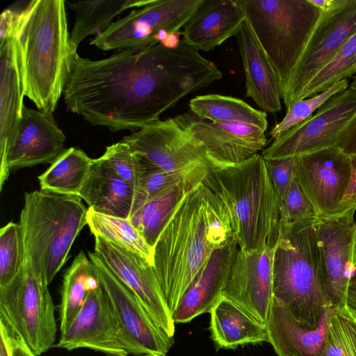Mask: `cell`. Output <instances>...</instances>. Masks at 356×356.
Masks as SVG:
<instances>
[{"mask_svg":"<svg viewBox=\"0 0 356 356\" xmlns=\"http://www.w3.org/2000/svg\"><path fill=\"white\" fill-rule=\"evenodd\" d=\"M337 147L348 156L356 154V113L339 135Z\"/></svg>","mask_w":356,"mask_h":356,"instance_id":"43","label":"cell"},{"mask_svg":"<svg viewBox=\"0 0 356 356\" xmlns=\"http://www.w3.org/2000/svg\"><path fill=\"white\" fill-rule=\"evenodd\" d=\"M334 309L327 307L318 327L309 329L273 298L266 324L268 343L278 356H321L330 318Z\"/></svg>","mask_w":356,"mask_h":356,"instance_id":"23","label":"cell"},{"mask_svg":"<svg viewBox=\"0 0 356 356\" xmlns=\"http://www.w3.org/2000/svg\"><path fill=\"white\" fill-rule=\"evenodd\" d=\"M97 213L129 219L135 188L100 156L92 159L87 179L79 195Z\"/></svg>","mask_w":356,"mask_h":356,"instance_id":"26","label":"cell"},{"mask_svg":"<svg viewBox=\"0 0 356 356\" xmlns=\"http://www.w3.org/2000/svg\"><path fill=\"white\" fill-rule=\"evenodd\" d=\"M245 19L284 90L321 10L310 0H241Z\"/></svg>","mask_w":356,"mask_h":356,"instance_id":"7","label":"cell"},{"mask_svg":"<svg viewBox=\"0 0 356 356\" xmlns=\"http://www.w3.org/2000/svg\"><path fill=\"white\" fill-rule=\"evenodd\" d=\"M203 182L240 250L275 247L280 232V204L261 154L235 164L209 163Z\"/></svg>","mask_w":356,"mask_h":356,"instance_id":"4","label":"cell"},{"mask_svg":"<svg viewBox=\"0 0 356 356\" xmlns=\"http://www.w3.org/2000/svg\"><path fill=\"white\" fill-rule=\"evenodd\" d=\"M0 356H12L8 333L6 326L0 322Z\"/></svg>","mask_w":356,"mask_h":356,"instance_id":"46","label":"cell"},{"mask_svg":"<svg viewBox=\"0 0 356 356\" xmlns=\"http://www.w3.org/2000/svg\"><path fill=\"white\" fill-rule=\"evenodd\" d=\"M152 0H94L66 1L75 13V21L70 33V41L76 51L81 42L88 36H96L106 30L113 19L123 11L141 8Z\"/></svg>","mask_w":356,"mask_h":356,"instance_id":"29","label":"cell"},{"mask_svg":"<svg viewBox=\"0 0 356 356\" xmlns=\"http://www.w3.org/2000/svg\"><path fill=\"white\" fill-rule=\"evenodd\" d=\"M19 13L11 9L3 10L0 16V44L14 37Z\"/></svg>","mask_w":356,"mask_h":356,"instance_id":"44","label":"cell"},{"mask_svg":"<svg viewBox=\"0 0 356 356\" xmlns=\"http://www.w3.org/2000/svg\"><path fill=\"white\" fill-rule=\"evenodd\" d=\"M348 89L356 92V75L353 77V80L352 83H350Z\"/></svg>","mask_w":356,"mask_h":356,"instance_id":"49","label":"cell"},{"mask_svg":"<svg viewBox=\"0 0 356 356\" xmlns=\"http://www.w3.org/2000/svg\"><path fill=\"white\" fill-rule=\"evenodd\" d=\"M202 0H152L113 22L90 44L103 51L163 42L184 28Z\"/></svg>","mask_w":356,"mask_h":356,"instance_id":"9","label":"cell"},{"mask_svg":"<svg viewBox=\"0 0 356 356\" xmlns=\"http://www.w3.org/2000/svg\"><path fill=\"white\" fill-rule=\"evenodd\" d=\"M274 248L238 249L222 294L265 325L273 298Z\"/></svg>","mask_w":356,"mask_h":356,"instance_id":"19","label":"cell"},{"mask_svg":"<svg viewBox=\"0 0 356 356\" xmlns=\"http://www.w3.org/2000/svg\"><path fill=\"white\" fill-rule=\"evenodd\" d=\"M353 268L355 270V273H356V237H355V241L354 245H353Z\"/></svg>","mask_w":356,"mask_h":356,"instance_id":"48","label":"cell"},{"mask_svg":"<svg viewBox=\"0 0 356 356\" xmlns=\"http://www.w3.org/2000/svg\"><path fill=\"white\" fill-rule=\"evenodd\" d=\"M221 78L216 65L182 38L177 46H136L100 60L77 54L63 97L69 110L90 124L134 132Z\"/></svg>","mask_w":356,"mask_h":356,"instance_id":"1","label":"cell"},{"mask_svg":"<svg viewBox=\"0 0 356 356\" xmlns=\"http://www.w3.org/2000/svg\"><path fill=\"white\" fill-rule=\"evenodd\" d=\"M24 261L19 225L10 222L0 229V286L8 284L18 275Z\"/></svg>","mask_w":356,"mask_h":356,"instance_id":"37","label":"cell"},{"mask_svg":"<svg viewBox=\"0 0 356 356\" xmlns=\"http://www.w3.org/2000/svg\"><path fill=\"white\" fill-rule=\"evenodd\" d=\"M351 315V314H350ZM352 316V315H351ZM353 318H354L355 321L356 322V316H352Z\"/></svg>","mask_w":356,"mask_h":356,"instance_id":"50","label":"cell"},{"mask_svg":"<svg viewBox=\"0 0 356 356\" xmlns=\"http://www.w3.org/2000/svg\"><path fill=\"white\" fill-rule=\"evenodd\" d=\"M92 161V159L79 149L72 147L65 149L48 169L38 176L40 190L79 195Z\"/></svg>","mask_w":356,"mask_h":356,"instance_id":"31","label":"cell"},{"mask_svg":"<svg viewBox=\"0 0 356 356\" xmlns=\"http://www.w3.org/2000/svg\"><path fill=\"white\" fill-rule=\"evenodd\" d=\"M230 237L202 180L180 202L153 248L152 266L171 314L213 251Z\"/></svg>","mask_w":356,"mask_h":356,"instance_id":"2","label":"cell"},{"mask_svg":"<svg viewBox=\"0 0 356 356\" xmlns=\"http://www.w3.org/2000/svg\"><path fill=\"white\" fill-rule=\"evenodd\" d=\"M197 143L208 162L235 164L264 150L265 131L257 126L238 122H214L189 111L173 118Z\"/></svg>","mask_w":356,"mask_h":356,"instance_id":"17","label":"cell"},{"mask_svg":"<svg viewBox=\"0 0 356 356\" xmlns=\"http://www.w3.org/2000/svg\"><path fill=\"white\" fill-rule=\"evenodd\" d=\"M236 40L245 72L246 97L264 112H279L282 92L277 75L246 19Z\"/></svg>","mask_w":356,"mask_h":356,"instance_id":"24","label":"cell"},{"mask_svg":"<svg viewBox=\"0 0 356 356\" xmlns=\"http://www.w3.org/2000/svg\"><path fill=\"white\" fill-rule=\"evenodd\" d=\"M348 83L347 79L341 81L317 95L293 102L287 108V112L282 121L270 131L271 138L275 140L280 137L293 127L310 118L315 111H317L332 97L346 90Z\"/></svg>","mask_w":356,"mask_h":356,"instance_id":"38","label":"cell"},{"mask_svg":"<svg viewBox=\"0 0 356 356\" xmlns=\"http://www.w3.org/2000/svg\"><path fill=\"white\" fill-rule=\"evenodd\" d=\"M87 222L94 236L132 251L152 264L153 250L130 219L99 213L88 208Z\"/></svg>","mask_w":356,"mask_h":356,"instance_id":"33","label":"cell"},{"mask_svg":"<svg viewBox=\"0 0 356 356\" xmlns=\"http://www.w3.org/2000/svg\"><path fill=\"white\" fill-rule=\"evenodd\" d=\"M316 219L281 222L273 254V298L309 329L318 327L330 306L323 288Z\"/></svg>","mask_w":356,"mask_h":356,"instance_id":"5","label":"cell"},{"mask_svg":"<svg viewBox=\"0 0 356 356\" xmlns=\"http://www.w3.org/2000/svg\"><path fill=\"white\" fill-rule=\"evenodd\" d=\"M66 137L53 114L24 105L11 140L6 164L8 170L52 163L65 150Z\"/></svg>","mask_w":356,"mask_h":356,"instance_id":"20","label":"cell"},{"mask_svg":"<svg viewBox=\"0 0 356 356\" xmlns=\"http://www.w3.org/2000/svg\"><path fill=\"white\" fill-rule=\"evenodd\" d=\"M209 313L211 338L217 350L268 342L266 325L225 297L222 296Z\"/></svg>","mask_w":356,"mask_h":356,"instance_id":"27","label":"cell"},{"mask_svg":"<svg viewBox=\"0 0 356 356\" xmlns=\"http://www.w3.org/2000/svg\"><path fill=\"white\" fill-rule=\"evenodd\" d=\"M24 95L14 38L0 44V191L10 171L8 148L21 118Z\"/></svg>","mask_w":356,"mask_h":356,"instance_id":"25","label":"cell"},{"mask_svg":"<svg viewBox=\"0 0 356 356\" xmlns=\"http://www.w3.org/2000/svg\"><path fill=\"white\" fill-rule=\"evenodd\" d=\"M321 10H329L342 4L344 0H310Z\"/></svg>","mask_w":356,"mask_h":356,"instance_id":"47","label":"cell"},{"mask_svg":"<svg viewBox=\"0 0 356 356\" xmlns=\"http://www.w3.org/2000/svg\"><path fill=\"white\" fill-rule=\"evenodd\" d=\"M190 111L200 118L214 122H238L266 131L267 114L243 100L216 94L200 95L189 102Z\"/></svg>","mask_w":356,"mask_h":356,"instance_id":"32","label":"cell"},{"mask_svg":"<svg viewBox=\"0 0 356 356\" xmlns=\"http://www.w3.org/2000/svg\"><path fill=\"white\" fill-rule=\"evenodd\" d=\"M100 285L93 264L83 251L65 271L59 305V330L65 332L81 309L89 293Z\"/></svg>","mask_w":356,"mask_h":356,"instance_id":"30","label":"cell"},{"mask_svg":"<svg viewBox=\"0 0 356 356\" xmlns=\"http://www.w3.org/2000/svg\"><path fill=\"white\" fill-rule=\"evenodd\" d=\"M245 19L241 0H202L184 26L182 38L196 50L209 51L236 35Z\"/></svg>","mask_w":356,"mask_h":356,"instance_id":"22","label":"cell"},{"mask_svg":"<svg viewBox=\"0 0 356 356\" xmlns=\"http://www.w3.org/2000/svg\"><path fill=\"white\" fill-rule=\"evenodd\" d=\"M295 178L317 218L335 215L350 175V158L338 147L294 157Z\"/></svg>","mask_w":356,"mask_h":356,"instance_id":"14","label":"cell"},{"mask_svg":"<svg viewBox=\"0 0 356 356\" xmlns=\"http://www.w3.org/2000/svg\"><path fill=\"white\" fill-rule=\"evenodd\" d=\"M356 113V92L346 89L323 104L314 115L293 127L261 152L265 160L295 157L337 147L339 135Z\"/></svg>","mask_w":356,"mask_h":356,"instance_id":"10","label":"cell"},{"mask_svg":"<svg viewBox=\"0 0 356 356\" xmlns=\"http://www.w3.org/2000/svg\"><path fill=\"white\" fill-rule=\"evenodd\" d=\"M140 162L142 169L135 187L131 216L151 198L186 180L209 165L206 163L189 170L168 172Z\"/></svg>","mask_w":356,"mask_h":356,"instance_id":"35","label":"cell"},{"mask_svg":"<svg viewBox=\"0 0 356 356\" xmlns=\"http://www.w3.org/2000/svg\"><path fill=\"white\" fill-rule=\"evenodd\" d=\"M0 321L37 356L55 347L58 328L54 301L48 285L27 261L10 283L0 286Z\"/></svg>","mask_w":356,"mask_h":356,"instance_id":"8","label":"cell"},{"mask_svg":"<svg viewBox=\"0 0 356 356\" xmlns=\"http://www.w3.org/2000/svg\"><path fill=\"white\" fill-rule=\"evenodd\" d=\"M102 156L121 177L136 187L142 167L126 143L121 140L108 146Z\"/></svg>","mask_w":356,"mask_h":356,"instance_id":"39","label":"cell"},{"mask_svg":"<svg viewBox=\"0 0 356 356\" xmlns=\"http://www.w3.org/2000/svg\"><path fill=\"white\" fill-rule=\"evenodd\" d=\"M129 344L131 356H167L174 343L154 321L137 296L107 267L95 252H88Z\"/></svg>","mask_w":356,"mask_h":356,"instance_id":"12","label":"cell"},{"mask_svg":"<svg viewBox=\"0 0 356 356\" xmlns=\"http://www.w3.org/2000/svg\"><path fill=\"white\" fill-rule=\"evenodd\" d=\"M356 33V0L321 10L301 57L282 93L286 109L297 100L310 81L335 56Z\"/></svg>","mask_w":356,"mask_h":356,"instance_id":"11","label":"cell"},{"mask_svg":"<svg viewBox=\"0 0 356 356\" xmlns=\"http://www.w3.org/2000/svg\"><path fill=\"white\" fill-rule=\"evenodd\" d=\"M55 347L67 350L89 348L108 356L130 355L127 339L101 284L89 293L81 309L69 328L60 334Z\"/></svg>","mask_w":356,"mask_h":356,"instance_id":"15","label":"cell"},{"mask_svg":"<svg viewBox=\"0 0 356 356\" xmlns=\"http://www.w3.org/2000/svg\"><path fill=\"white\" fill-rule=\"evenodd\" d=\"M88 208L79 195L38 190L24 194L19 225L25 261L49 285L68 259Z\"/></svg>","mask_w":356,"mask_h":356,"instance_id":"6","label":"cell"},{"mask_svg":"<svg viewBox=\"0 0 356 356\" xmlns=\"http://www.w3.org/2000/svg\"><path fill=\"white\" fill-rule=\"evenodd\" d=\"M122 140L144 164L165 172L189 170L209 163L197 143L173 118L149 123Z\"/></svg>","mask_w":356,"mask_h":356,"instance_id":"13","label":"cell"},{"mask_svg":"<svg viewBox=\"0 0 356 356\" xmlns=\"http://www.w3.org/2000/svg\"><path fill=\"white\" fill-rule=\"evenodd\" d=\"M350 175L337 214H354L356 210V154L350 155Z\"/></svg>","mask_w":356,"mask_h":356,"instance_id":"42","label":"cell"},{"mask_svg":"<svg viewBox=\"0 0 356 356\" xmlns=\"http://www.w3.org/2000/svg\"><path fill=\"white\" fill-rule=\"evenodd\" d=\"M265 161L280 203L286 196L295 178L294 157L282 160Z\"/></svg>","mask_w":356,"mask_h":356,"instance_id":"41","label":"cell"},{"mask_svg":"<svg viewBox=\"0 0 356 356\" xmlns=\"http://www.w3.org/2000/svg\"><path fill=\"white\" fill-rule=\"evenodd\" d=\"M316 232L325 297L330 306L338 309H345L349 282L355 273L353 265L356 237L354 214L317 218Z\"/></svg>","mask_w":356,"mask_h":356,"instance_id":"16","label":"cell"},{"mask_svg":"<svg viewBox=\"0 0 356 356\" xmlns=\"http://www.w3.org/2000/svg\"><path fill=\"white\" fill-rule=\"evenodd\" d=\"M281 222H294L317 218L296 178L284 198L279 203Z\"/></svg>","mask_w":356,"mask_h":356,"instance_id":"40","label":"cell"},{"mask_svg":"<svg viewBox=\"0 0 356 356\" xmlns=\"http://www.w3.org/2000/svg\"><path fill=\"white\" fill-rule=\"evenodd\" d=\"M208 168L151 198L131 216V222L152 250L180 202L203 180Z\"/></svg>","mask_w":356,"mask_h":356,"instance_id":"28","label":"cell"},{"mask_svg":"<svg viewBox=\"0 0 356 356\" xmlns=\"http://www.w3.org/2000/svg\"><path fill=\"white\" fill-rule=\"evenodd\" d=\"M111 272L139 298L156 324L169 337L175 322L165 302L152 264L140 255L95 236V251Z\"/></svg>","mask_w":356,"mask_h":356,"instance_id":"18","label":"cell"},{"mask_svg":"<svg viewBox=\"0 0 356 356\" xmlns=\"http://www.w3.org/2000/svg\"><path fill=\"white\" fill-rule=\"evenodd\" d=\"M346 309L354 316H356V273L351 277L346 295Z\"/></svg>","mask_w":356,"mask_h":356,"instance_id":"45","label":"cell"},{"mask_svg":"<svg viewBox=\"0 0 356 356\" xmlns=\"http://www.w3.org/2000/svg\"><path fill=\"white\" fill-rule=\"evenodd\" d=\"M321 356H356V322L346 308L331 315Z\"/></svg>","mask_w":356,"mask_h":356,"instance_id":"36","label":"cell"},{"mask_svg":"<svg viewBox=\"0 0 356 356\" xmlns=\"http://www.w3.org/2000/svg\"><path fill=\"white\" fill-rule=\"evenodd\" d=\"M63 0H33L19 13L14 39L24 97L53 114L77 54Z\"/></svg>","mask_w":356,"mask_h":356,"instance_id":"3","label":"cell"},{"mask_svg":"<svg viewBox=\"0 0 356 356\" xmlns=\"http://www.w3.org/2000/svg\"><path fill=\"white\" fill-rule=\"evenodd\" d=\"M356 72V33L335 56L307 84L299 97L303 99L317 95ZM298 101V100H297Z\"/></svg>","mask_w":356,"mask_h":356,"instance_id":"34","label":"cell"},{"mask_svg":"<svg viewBox=\"0 0 356 356\" xmlns=\"http://www.w3.org/2000/svg\"><path fill=\"white\" fill-rule=\"evenodd\" d=\"M239 248L229 238L215 249L193 280L172 314L175 323H185L207 312L222 297Z\"/></svg>","mask_w":356,"mask_h":356,"instance_id":"21","label":"cell"}]
</instances>
